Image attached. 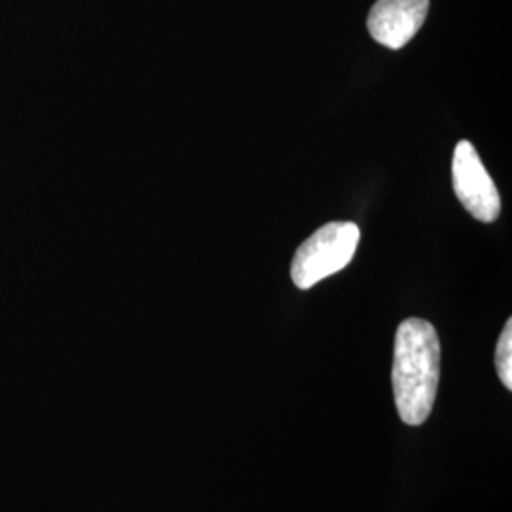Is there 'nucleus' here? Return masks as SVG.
<instances>
[{
    "label": "nucleus",
    "mask_w": 512,
    "mask_h": 512,
    "mask_svg": "<svg viewBox=\"0 0 512 512\" xmlns=\"http://www.w3.org/2000/svg\"><path fill=\"white\" fill-rule=\"evenodd\" d=\"M359 226L353 222H329L306 239L293 258L294 285L308 291L319 281L344 270L359 245Z\"/></svg>",
    "instance_id": "obj_2"
},
{
    "label": "nucleus",
    "mask_w": 512,
    "mask_h": 512,
    "mask_svg": "<svg viewBox=\"0 0 512 512\" xmlns=\"http://www.w3.org/2000/svg\"><path fill=\"white\" fill-rule=\"evenodd\" d=\"M429 0H378L366 19L372 38L389 50H401L420 31Z\"/></svg>",
    "instance_id": "obj_4"
},
{
    "label": "nucleus",
    "mask_w": 512,
    "mask_h": 512,
    "mask_svg": "<svg viewBox=\"0 0 512 512\" xmlns=\"http://www.w3.org/2000/svg\"><path fill=\"white\" fill-rule=\"evenodd\" d=\"M495 368L501 384L512 389V321L509 319L495 348Z\"/></svg>",
    "instance_id": "obj_5"
},
{
    "label": "nucleus",
    "mask_w": 512,
    "mask_h": 512,
    "mask_svg": "<svg viewBox=\"0 0 512 512\" xmlns=\"http://www.w3.org/2000/svg\"><path fill=\"white\" fill-rule=\"evenodd\" d=\"M391 380L401 420L406 425L427 421L440 380L439 334L429 321L412 317L399 325Z\"/></svg>",
    "instance_id": "obj_1"
},
{
    "label": "nucleus",
    "mask_w": 512,
    "mask_h": 512,
    "mask_svg": "<svg viewBox=\"0 0 512 512\" xmlns=\"http://www.w3.org/2000/svg\"><path fill=\"white\" fill-rule=\"evenodd\" d=\"M454 192L461 205L480 222H494L501 211V198L494 179L482 164L475 145L459 141L452 160Z\"/></svg>",
    "instance_id": "obj_3"
}]
</instances>
